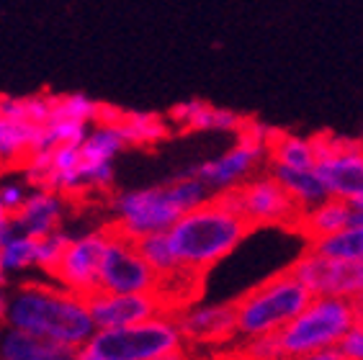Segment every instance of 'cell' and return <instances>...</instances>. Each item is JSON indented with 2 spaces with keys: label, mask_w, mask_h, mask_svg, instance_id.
I'll return each mask as SVG.
<instances>
[{
  "label": "cell",
  "mask_w": 363,
  "mask_h": 360,
  "mask_svg": "<svg viewBox=\"0 0 363 360\" xmlns=\"http://www.w3.org/2000/svg\"><path fill=\"white\" fill-rule=\"evenodd\" d=\"M6 325L70 350H83L96 330L85 296L57 281H26L8 288Z\"/></svg>",
  "instance_id": "6da1fadb"
},
{
  "label": "cell",
  "mask_w": 363,
  "mask_h": 360,
  "mask_svg": "<svg viewBox=\"0 0 363 360\" xmlns=\"http://www.w3.org/2000/svg\"><path fill=\"white\" fill-rule=\"evenodd\" d=\"M250 232H255V227L245 216L230 211L211 196L201 206L178 216L165 235L178 265L194 276H203L206 270L227 260L250 237Z\"/></svg>",
  "instance_id": "7a4b0ae2"
},
{
  "label": "cell",
  "mask_w": 363,
  "mask_h": 360,
  "mask_svg": "<svg viewBox=\"0 0 363 360\" xmlns=\"http://www.w3.org/2000/svg\"><path fill=\"white\" fill-rule=\"evenodd\" d=\"M309 301H312V293L307 291V286L289 268L281 270L255 288L245 291L238 301H232L238 337L281 332Z\"/></svg>",
  "instance_id": "3957f363"
},
{
  "label": "cell",
  "mask_w": 363,
  "mask_h": 360,
  "mask_svg": "<svg viewBox=\"0 0 363 360\" xmlns=\"http://www.w3.org/2000/svg\"><path fill=\"white\" fill-rule=\"evenodd\" d=\"M183 345L173 312H162L137 325L93 330L80 353L93 360H157Z\"/></svg>",
  "instance_id": "277c9868"
},
{
  "label": "cell",
  "mask_w": 363,
  "mask_h": 360,
  "mask_svg": "<svg viewBox=\"0 0 363 360\" xmlns=\"http://www.w3.org/2000/svg\"><path fill=\"white\" fill-rule=\"evenodd\" d=\"M356 319V309L350 298L312 296L304 309L279 332L281 347L286 360L335 347Z\"/></svg>",
  "instance_id": "5b68a950"
},
{
  "label": "cell",
  "mask_w": 363,
  "mask_h": 360,
  "mask_svg": "<svg viewBox=\"0 0 363 360\" xmlns=\"http://www.w3.org/2000/svg\"><path fill=\"white\" fill-rule=\"evenodd\" d=\"M111 214L113 219L108 229L137 242L140 237L155 235V232H168L183 211L175 203L170 183L165 180L160 186L116 191L111 196Z\"/></svg>",
  "instance_id": "8992f818"
},
{
  "label": "cell",
  "mask_w": 363,
  "mask_h": 360,
  "mask_svg": "<svg viewBox=\"0 0 363 360\" xmlns=\"http://www.w3.org/2000/svg\"><path fill=\"white\" fill-rule=\"evenodd\" d=\"M312 139L315 170L330 198L350 201L363 191V142L320 132Z\"/></svg>",
  "instance_id": "52a82bcc"
},
{
  "label": "cell",
  "mask_w": 363,
  "mask_h": 360,
  "mask_svg": "<svg viewBox=\"0 0 363 360\" xmlns=\"http://www.w3.org/2000/svg\"><path fill=\"white\" fill-rule=\"evenodd\" d=\"M260 167H268V142L252 137V134H238V142L224 150L222 154L211 159H203L199 165L186 167V173L199 178L209 188L211 196L219 191L242 186L245 180L260 173Z\"/></svg>",
  "instance_id": "ba28073f"
},
{
  "label": "cell",
  "mask_w": 363,
  "mask_h": 360,
  "mask_svg": "<svg viewBox=\"0 0 363 360\" xmlns=\"http://www.w3.org/2000/svg\"><path fill=\"white\" fill-rule=\"evenodd\" d=\"M157 286H160V278L147 265V260L137 249V242L108 229L101 273H98V288L113 293H157Z\"/></svg>",
  "instance_id": "9c48e42d"
},
{
  "label": "cell",
  "mask_w": 363,
  "mask_h": 360,
  "mask_svg": "<svg viewBox=\"0 0 363 360\" xmlns=\"http://www.w3.org/2000/svg\"><path fill=\"white\" fill-rule=\"evenodd\" d=\"M238 193V211L252 227H286L294 229L301 216V208L294 203L291 196L281 188L271 173H255L242 186L235 188Z\"/></svg>",
  "instance_id": "30bf717a"
},
{
  "label": "cell",
  "mask_w": 363,
  "mask_h": 360,
  "mask_svg": "<svg viewBox=\"0 0 363 360\" xmlns=\"http://www.w3.org/2000/svg\"><path fill=\"white\" fill-rule=\"evenodd\" d=\"M312 296L353 298L363 288V265L304 249L289 268Z\"/></svg>",
  "instance_id": "8fae6325"
},
{
  "label": "cell",
  "mask_w": 363,
  "mask_h": 360,
  "mask_svg": "<svg viewBox=\"0 0 363 360\" xmlns=\"http://www.w3.org/2000/svg\"><path fill=\"white\" fill-rule=\"evenodd\" d=\"M106 240H108V227L91 229V232H83V235H72L62 257H60V263H57L55 273H52V281H57L67 291L77 293V296H88V293L96 291Z\"/></svg>",
  "instance_id": "7c38bea8"
},
{
  "label": "cell",
  "mask_w": 363,
  "mask_h": 360,
  "mask_svg": "<svg viewBox=\"0 0 363 360\" xmlns=\"http://www.w3.org/2000/svg\"><path fill=\"white\" fill-rule=\"evenodd\" d=\"M85 304H88L96 330L137 325V322H145L155 314L170 312L160 293H113L96 288L85 296Z\"/></svg>",
  "instance_id": "4fadbf2b"
},
{
  "label": "cell",
  "mask_w": 363,
  "mask_h": 360,
  "mask_svg": "<svg viewBox=\"0 0 363 360\" xmlns=\"http://www.w3.org/2000/svg\"><path fill=\"white\" fill-rule=\"evenodd\" d=\"M183 342L191 345H224L238 337L235 330V304H183L173 312Z\"/></svg>",
  "instance_id": "5bb4252c"
},
{
  "label": "cell",
  "mask_w": 363,
  "mask_h": 360,
  "mask_svg": "<svg viewBox=\"0 0 363 360\" xmlns=\"http://www.w3.org/2000/svg\"><path fill=\"white\" fill-rule=\"evenodd\" d=\"M67 214V198L49 188H31L23 206L11 216L16 232L28 237H44L62 227Z\"/></svg>",
  "instance_id": "9a60e30c"
},
{
  "label": "cell",
  "mask_w": 363,
  "mask_h": 360,
  "mask_svg": "<svg viewBox=\"0 0 363 360\" xmlns=\"http://www.w3.org/2000/svg\"><path fill=\"white\" fill-rule=\"evenodd\" d=\"M170 126L181 132H224V134H240L242 132L247 116L232 111V108H219L211 106L201 98H191L183 103L173 106L168 116Z\"/></svg>",
  "instance_id": "2e32d148"
},
{
  "label": "cell",
  "mask_w": 363,
  "mask_h": 360,
  "mask_svg": "<svg viewBox=\"0 0 363 360\" xmlns=\"http://www.w3.org/2000/svg\"><path fill=\"white\" fill-rule=\"evenodd\" d=\"M0 360H77V350L31 337L16 327L3 325L0 327Z\"/></svg>",
  "instance_id": "e0dca14e"
},
{
  "label": "cell",
  "mask_w": 363,
  "mask_h": 360,
  "mask_svg": "<svg viewBox=\"0 0 363 360\" xmlns=\"http://www.w3.org/2000/svg\"><path fill=\"white\" fill-rule=\"evenodd\" d=\"M350 222H353V208H350L348 201L325 198V201L315 203L312 208L301 211L294 232H299L304 237V242H312V240H320V237L335 235L342 227H348Z\"/></svg>",
  "instance_id": "ac0fdd59"
},
{
  "label": "cell",
  "mask_w": 363,
  "mask_h": 360,
  "mask_svg": "<svg viewBox=\"0 0 363 360\" xmlns=\"http://www.w3.org/2000/svg\"><path fill=\"white\" fill-rule=\"evenodd\" d=\"M126 147H155L170 137V121L152 111H124L116 118Z\"/></svg>",
  "instance_id": "d6986e66"
},
{
  "label": "cell",
  "mask_w": 363,
  "mask_h": 360,
  "mask_svg": "<svg viewBox=\"0 0 363 360\" xmlns=\"http://www.w3.org/2000/svg\"><path fill=\"white\" fill-rule=\"evenodd\" d=\"M268 173L279 180L281 188L286 191L294 198V203L304 211V208H312L315 203L330 198L328 188L320 180L315 167H307V170H296V167H284V165H268Z\"/></svg>",
  "instance_id": "ffe728a7"
},
{
  "label": "cell",
  "mask_w": 363,
  "mask_h": 360,
  "mask_svg": "<svg viewBox=\"0 0 363 360\" xmlns=\"http://www.w3.org/2000/svg\"><path fill=\"white\" fill-rule=\"evenodd\" d=\"M268 165L296 167V170L315 167V150H312V139L276 129V132H273V137H271V142H268Z\"/></svg>",
  "instance_id": "44dd1931"
},
{
  "label": "cell",
  "mask_w": 363,
  "mask_h": 360,
  "mask_svg": "<svg viewBox=\"0 0 363 360\" xmlns=\"http://www.w3.org/2000/svg\"><path fill=\"white\" fill-rule=\"evenodd\" d=\"M77 150H80V157L88 162H116V157L126 150V142L116 124L96 121L91 124L83 142L77 145Z\"/></svg>",
  "instance_id": "7402d4cb"
},
{
  "label": "cell",
  "mask_w": 363,
  "mask_h": 360,
  "mask_svg": "<svg viewBox=\"0 0 363 360\" xmlns=\"http://www.w3.org/2000/svg\"><path fill=\"white\" fill-rule=\"evenodd\" d=\"M39 126H31L26 121L0 116V159L11 165H21L28 154L34 152V139Z\"/></svg>",
  "instance_id": "603a6c76"
},
{
  "label": "cell",
  "mask_w": 363,
  "mask_h": 360,
  "mask_svg": "<svg viewBox=\"0 0 363 360\" xmlns=\"http://www.w3.org/2000/svg\"><path fill=\"white\" fill-rule=\"evenodd\" d=\"M307 244L309 249H315L320 255L363 265V222H350L348 227H342L335 235L320 237V240H312Z\"/></svg>",
  "instance_id": "cb8c5ba5"
},
{
  "label": "cell",
  "mask_w": 363,
  "mask_h": 360,
  "mask_svg": "<svg viewBox=\"0 0 363 360\" xmlns=\"http://www.w3.org/2000/svg\"><path fill=\"white\" fill-rule=\"evenodd\" d=\"M0 263L6 268L8 278L36 270V237H28L23 232L11 229L0 240Z\"/></svg>",
  "instance_id": "d4e9b609"
},
{
  "label": "cell",
  "mask_w": 363,
  "mask_h": 360,
  "mask_svg": "<svg viewBox=\"0 0 363 360\" xmlns=\"http://www.w3.org/2000/svg\"><path fill=\"white\" fill-rule=\"evenodd\" d=\"M137 249L142 252L147 265L157 273L160 283L183 273V268L178 265V260H175V252H173V247H170V240L165 232H155V235L140 237V240H137Z\"/></svg>",
  "instance_id": "484cf974"
},
{
  "label": "cell",
  "mask_w": 363,
  "mask_h": 360,
  "mask_svg": "<svg viewBox=\"0 0 363 360\" xmlns=\"http://www.w3.org/2000/svg\"><path fill=\"white\" fill-rule=\"evenodd\" d=\"M0 116L42 126L52 118V96H0Z\"/></svg>",
  "instance_id": "4316f807"
},
{
  "label": "cell",
  "mask_w": 363,
  "mask_h": 360,
  "mask_svg": "<svg viewBox=\"0 0 363 360\" xmlns=\"http://www.w3.org/2000/svg\"><path fill=\"white\" fill-rule=\"evenodd\" d=\"M101 103L85 93H65V96H52V116L72 118V121H85L96 124Z\"/></svg>",
  "instance_id": "83f0119b"
},
{
  "label": "cell",
  "mask_w": 363,
  "mask_h": 360,
  "mask_svg": "<svg viewBox=\"0 0 363 360\" xmlns=\"http://www.w3.org/2000/svg\"><path fill=\"white\" fill-rule=\"evenodd\" d=\"M70 232H65L62 227L49 232L44 237H36V270H42L44 276L52 278L60 257H62L65 247L70 242Z\"/></svg>",
  "instance_id": "f1b7e54d"
},
{
  "label": "cell",
  "mask_w": 363,
  "mask_h": 360,
  "mask_svg": "<svg viewBox=\"0 0 363 360\" xmlns=\"http://www.w3.org/2000/svg\"><path fill=\"white\" fill-rule=\"evenodd\" d=\"M238 355L242 360H286L284 347H281L279 332L242 337V345H240Z\"/></svg>",
  "instance_id": "f546056e"
},
{
  "label": "cell",
  "mask_w": 363,
  "mask_h": 360,
  "mask_svg": "<svg viewBox=\"0 0 363 360\" xmlns=\"http://www.w3.org/2000/svg\"><path fill=\"white\" fill-rule=\"evenodd\" d=\"M28 191H31V186H28L26 180L0 178V206H3V211L13 216L23 206Z\"/></svg>",
  "instance_id": "4dcf8cb0"
},
{
  "label": "cell",
  "mask_w": 363,
  "mask_h": 360,
  "mask_svg": "<svg viewBox=\"0 0 363 360\" xmlns=\"http://www.w3.org/2000/svg\"><path fill=\"white\" fill-rule=\"evenodd\" d=\"M335 350L345 360H363V319L356 317L353 325L345 330L340 339H337Z\"/></svg>",
  "instance_id": "1f68e13d"
},
{
  "label": "cell",
  "mask_w": 363,
  "mask_h": 360,
  "mask_svg": "<svg viewBox=\"0 0 363 360\" xmlns=\"http://www.w3.org/2000/svg\"><path fill=\"white\" fill-rule=\"evenodd\" d=\"M294 360H345V358L337 353L335 347H328V350H317V353L301 355V358H294Z\"/></svg>",
  "instance_id": "d6a6232c"
},
{
  "label": "cell",
  "mask_w": 363,
  "mask_h": 360,
  "mask_svg": "<svg viewBox=\"0 0 363 360\" xmlns=\"http://www.w3.org/2000/svg\"><path fill=\"white\" fill-rule=\"evenodd\" d=\"M11 229H13L11 214H6V211H3V206H0V240H3V237H6L8 232H11Z\"/></svg>",
  "instance_id": "836d02e7"
},
{
  "label": "cell",
  "mask_w": 363,
  "mask_h": 360,
  "mask_svg": "<svg viewBox=\"0 0 363 360\" xmlns=\"http://www.w3.org/2000/svg\"><path fill=\"white\" fill-rule=\"evenodd\" d=\"M157 360H191V358H189V353H186V347H175L170 353L160 355Z\"/></svg>",
  "instance_id": "e575fe53"
},
{
  "label": "cell",
  "mask_w": 363,
  "mask_h": 360,
  "mask_svg": "<svg viewBox=\"0 0 363 360\" xmlns=\"http://www.w3.org/2000/svg\"><path fill=\"white\" fill-rule=\"evenodd\" d=\"M6 309H8V288H0V327L6 325Z\"/></svg>",
  "instance_id": "d590c367"
},
{
  "label": "cell",
  "mask_w": 363,
  "mask_h": 360,
  "mask_svg": "<svg viewBox=\"0 0 363 360\" xmlns=\"http://www.w3.org/2000/svg\"><path fill=\"white\" fill-rule=\"evenodd\" d=\"M348 203H350V208H353V219H356V216H363V191L356 196V198H350Z\"/></svg>",
  "instance_id": "8d00e7d4"
},
{
  "label": "cell",
  "mask_w": 363,
  "mask_h": 360,
  "mask_svg": "<svg viewBox=\"0 0 363 360\" xmlns=\"http://www.w3.org/2000/svg\"><path fill=\"white\" fill-rule=\"evenodd\" d=\"M350 301H353V309H356V317H361V319H363V288L356 293V296L350 298Z\"/></svg>",
  "instance_id": "74e56055"
},
{
  "label": "cell",
  "mask_w": 363,
  "mask_h": 360,
  "mask_svg": "<svg viewBox=\"0 0 363 360\" xmlns=\"http://www.w3.org/2000/svg\"><path fill=\"white\" fill-rule=\"evenodd\" d=\"M6 283H8V273L3 268V263H0V288H6Z\"/></svg>",
  "instance_id": "f35d334b"
},
{
  "label": "cell",
  "mask_w": 363,
  "mask_h": 360,
  "mask_svg": "<svg viewBox=\"0 0 363 360\" xmlns=\"http://www.w3.org/2000/svg\"><path fill=\"white\" fill-rule=\"evenodd\" d=\"M6 170H8V165H6V162H3V159H0V178L6 175Z\"/></svg>",
  "instance_id": "ab89813d"
},
{
  "label": "cell",
  "mask_w": 363,
  "mask_h": 360,
  "mask_svg": "<svg viewBox=\"0 0 363 360\" xmlns=\"http://www.w3.org/2000/svg\"><path fill=\"white\" fill-rule=\"evenodd\" d=\"M77 360H93V358H88L85 353H80V350H77Z\"/></svg>",
  "instance_id": "60d3db41"
},
{
  "label": "cell",
  "mask_w": 363,
  "mask_h": 360,
  "mask_svg": "<svg viewBox=\"0 0 363 360\" xmlns=\"http://www.w3.org/2000/svg\"><path fill=\"white\" fill-rule=\"evenodd\" d=\"M353 222H363V216H356V219H353Z\"/></svg>",
  "instance_id": "b9f144b4"
}]
</instances>
